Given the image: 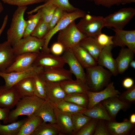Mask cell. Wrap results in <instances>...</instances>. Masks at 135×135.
Here are the masks:
<instances>
[{"mask_svg":"<svg viewBox=\"0 0 135 135\" xmlns=\"http://www.w3.org/2000/svg\"><path fill=\"white\" fill-rule=\"evenodd\" d=\"M44 100L34 95L22 97L16 104V108L10 111L4 124L16 122L20 116L26 115L28 117L32 115Z\"/></svg>","mask_w":135,"mask_h":135,"instance_id":"6da1fadb","label":"cell"},{"mask_svg":"<svg viewBox=\"0 0 135 135\" xmlns=\"http://www.w3.org/2000/svg\"><path fill=\"white\" fill-rule=\"evenodd\" d=\"M86 69V83L90 90L93 92L100 91L110 82L112 75L103 67L98 65Z\"/></svg>","mask_w":135,"mask_h":135,"instance_id":"7a4b0ae2","label":"cell"},{"mask_svg":"<svg viewBox=\"0 0 135 135\" xmlns=\"http://www.w3.org/2000/svg\"><path fill=\"white\" fill-rule=\"evenodd\" d=\"M27 6H20L14 12L10 26L6 32L7 41L13 46L23 38L27 21L24 18Z\"/></svg>","mask_w":135,"mask_h":135,"instance_id":"3957f363","label":"cell"},{"mask_svg":"<svg viewBox=\"0 0 135 135\" xmlns=\"http://www.w3.org/2000/svg\"><path fill=\"white\" fill-rule=\"evenodd\" d=\"M86 36L78 29L74 21L59 32L57 42L62 45L65 52L78 44Z\"/></svg>","mask_w":135,"mask_h":135,"instance_id":"277c9868","label":"cell"},{"mask_svg":"<svg viewBox=\"0 0 135 135\" xmlns=\"http://www.w3.org/2000/svg\"><path fill=\"white\" fill-rule=\"evenodd\" d=\"M85 12L79 9L70 12L64 11L62 17L54 27L50 30L43 39H44V44L41 50V52L50 53L48 47L49 43L52 36L67 26L73 21L79 18H82L86 14Z\"/></svg>","mask_w":135,"mask_h":135,"instance_id":"5b68a950","label":"cell"},{"mask_svg":"<svg viewBox=\"0 0 135 135\" xmlns=\"http://www.w3.org/2000/svg\"><path fill=\"white\" fill-rule=\"evenodd\" d=\"M135 15V9L132 7L124 8L104 18V27L123 30Z\"/></svg>","mask_w":135,"mask_h":135,"instance_id":"8992f818","label":"cell"},{"mask_svg":"<svg viewBox=\"0 0 135 135\" xmlns=\"http://www.w3.org/2000/svg\"><path fill=\"white\" fill-rule=\"evenodd\" d=\"M78 29L87 36L95 37L104 27V17L86 14L76 24Z\"/></svg>","mask_w":135,"mask_h":135,"instance_id":"52a82bcc","label":"cell"},{"mask_svg":"<svg viewBox=\"0 0 135 135\" xmlns=\"http://www.w3.org/2000/svg\"><path fill=\"white\" fill-rule=\"evenodd\" d=\"M45 40L29 35L21 39L12 47L16 56L26 53H39L44 46Z\"/></svg>","mask_w":135,"mask_h":135,"instance_id":"ba28073f","label":"cell"},{"mask_svg":"<svg viewBox=\"0 0 135 135\" xmlns=\"http://www.w3.org/2000/svg\"><path fill=\"white\" fill-rule=\"evenodd\" d=\"M43 67L33 66L24 71L6 73L0 72V76L4 80L5 84L3 86L9 89L12 87L20 81L26 78L33 77L39 74Z\"/></svg>","mask_w":135,"mask_h":135,"instance_id":"9c48e42d","label":"cell"},{"mask_svg":"<svg viewBox=\"0 0 135 135\" xmlns=\"http://www.w3.org/2000/svg\"><path fill=\"white\" fill-rule=\"evenodd\" d=\"M120 92L116 89L113 82H110L103 89L97 92L88 90L86 94L89 99L87 109L90 108L97 104L111 97H118Z\"/></svg>","mask_w":135,"mask_h":135,"instance_id":"30bf717a","label":"cell"},{"mask_svg":"<svg viewBox=\"0 0 135 135\" xmlns=\"http://www.w3.org/2000/svg\"><path fill=\"white\" fill-rule=\"evenodd\" d=\"M46 81L60 82L72 79V74L64 67L43 68L39 74Z\"/></svg>","mask_w":135,"mask_h":135,"instance_id":"8fae6325","label":"cell"},{"mask_svg":"<svg viewBox=\"0 0 135 135\" xmlns=\"http://www.w3.org/2000/svg\"><path fill=\"white\" fill-rule=\"evenodd\" d=\"M66 64L65 60L62 56L41 52L38 53L32 66L45 68L64 67Z\"/></svg>","mask_w":135,"mask_h":135,"instance_id":"7c38bea8","label":"cell"},{"mask_svg":"<svg viewBox=\"0 0 135 135\" xmlns=\"http://www.w3.org/2000/svg\"><path fill=\"white\" fill-rule=\"evenodd\" d=\"M113 30L115 32L113 36V45L122 48L126 46L135 53V30Z\"/></svg>","mask_w":135,"mask_h":135,"instance_id":"4fadbf2b","label":"cell"},{"mask_svg":"<svg viewBox=\"0 0 135 135\" xmlns=\"http://www.w3.org/2000/svg\"><path fill=\"white\" fill-rule=\"evenodd\" d=\"M38 53H26L17 55L14 62L5 72L23 71L32 68Z\"/></svg>","mask_w":135,"mask_h":135,"instance_id":"5bb4252c","label":"cell"},{"mask_svg":"<svg viewBox=\"0 0 135 135\" xmlns=\"http://www.w3.org/2000/svg\"><path fill=\"white\" fill-rule=\"evenodd\" d=\"M68 65L70 71L76 79L86 83V75L83 67L77 60L71 49L64 52L62 56Z\"/></svg>","mask_w":135,"mask_h":135,"instance_id":"9a60e30c","label":"cell"},{"mask_svg":"<svg viewBox=\"0 0 135 135\" xmlns=\"http://www.w3.org/2000/svg\"><path fill=\"white\" fill-rule=\"evenodd\" d=\"M55 112L56 124L59 130L60 135H74L72 114L62 111L56 106Z\"/></svg>","mask_w":135,"mask_h":135,"instance_id":"2e32d148","label":"cell"},{"mask_svg":"<svg viewBox=\"0 0 135 135\" xmlns=\"http://www.w3.org/2000/svg\"><path fill=\"white\" fill-rule=\"evenodd\" d=\"M113 45L104 47L97 60L98 65L107 68L112 75L116 76L118 74L115 59L112 52Z\"/></svg>","mask_w":135,"mask_h":135,"instance_id":"e0dca14e","label":"cell"},{"mask_svg":"<svg viewBox=\"0 0 135 135\" xmlns=\"http://www.w3.org/2000/svg\"><path fill=\"white\" fill-rule=\"evenodd\" d=\"M16 55L7 40L0 43V72H5L14 61Z\"/></svg>","mask_w":135,"mask_h":135,"instance_id":"ac0fdd59","label":"cell"},{"mask_svg":"<svg viewBox=\"0 0 135 135\" xmlns=\"http://www.w3.org/2000/svg\"><path fill=\"white\" fill-rule=\"evenodd\" d=\"M112 119L116 121V115L120 110H126L130 104L124 102L118 97H111L101 102Z\"/></svg>","mask_w":135,"mask_h":135,"instance_id":"d6986e66","label":"cell"},{"mask_svg":"<svg viewBox=\"0 0 135 135\" xmlns=\"http://www.w3.org/2000/svg\"><path fill=\"white\" fill-rule=\"evenodd\" d=\"M20 98L13 87L6 89L3 86H0V107L10 110Z\"/></svg>","mask_w":135,"mask_h":135,"instance_id":"ffe728a7","label":"cell"},{"mask_svg":"<svg viewBox=\"0 0 135 135\" xmlns=\"http://www.w3.org/2000/svg\"><path fill=\"white\" fill-rule=\"evenodd\" d=\"M55 108L54 104L48 99L44 100L34 114L40 117L43 122L55 124Z\"/></svg>","mask_w":135,"mask_h":135,"instance_id":"44dd1931","label":"cell"},{"mask_svg":"<svg viewBox=\"0 0 135 135\" xmlns=\"http://www.w3.org/2000/svg\"><path fill=\"white\" fill-rule=\"evenodd\" d=\"M108 130L110 135H128L134 128L135 124L129 120L124 119L121 122L116 121H106Z\"/></svg>","mask_w":135,"mask_h":135,"instance_id":"7402d4cb","label":"cell"},{"mask_svg":"<svg viewBox=\"0 0 135 135\" xmlns=\"http://www.w3.org/2000/svg\"><path fill=\"white\" fill-rule=\"evenodd\" d=\"M46 92L48 99L54 104L64 100L66 94L60 82L45 81Z\"/></svg>","mask_w":135,"mask_h":135,"instance_id":"603a6c76","label":"cell"},{"mask_svg":"<svg viewBox=\"0 0 135 135\" xmlns=\"http://www.w3.org/2000/svg\"><path fill=\"white\" fill-rule=\"evenodd\" d=\"M71 49L84 68H86L98 65L96 61L88 52L78 44Z\"/></svg>","mask_w":135,"mask_h":135,"instance_id":"cb8c5ba5","label":"cell"},{"mask_svg":"<svg viewBox=\"0 0 135 135\" xmlns=\"http://www.w3.org/2000/svg\"><path fill=\"white\" fill-rule=\"evenodd\" d=\"M66 94L73 93H86L90 89L86 83L76 79L65 80L60 82Z\"/></svg>","mask_w":135,"mask_h":135,"instance_id":"d4e9b609","label":"cell"},{"mask_svg":"<svg viewBox=\"0 0 135 135\" xmlns=\"http://www.w3.org/2000/svg\"><path fill=\"white\" fill-rule=\"evenodd\" d=\"M135 53L128 48H122L115 59L118 74L123 73L128 69Z\"/></svg>","mask_w":135,"mask_h":135,"instance_id":"484cf974","label":"cell"},{"mask_svg":"<svg viewBox=\"0 0 135 135\" xmlns=\"http://www.w3.org/2000/svg\"><path fill=\"white\" fill-rule=\"evenodd\" d=\"M33 77L24 78L13 86L21 98L24 97L34 95Z\"/></svg>","mask_w":135,"mask_h":135,"instance_id":"4316f807","label":"cell"},{"mask_svg":"<svg viewBox=\"0 0 135 135\" xmlns=\"http://www.w3.org/2000/svg\"><path fill=\"white\" fill-rule=\"evenodd\" d=\"M78 44L84 48L96 61L103 48L101 46L94 37L86 36Z\"/></svg>","mask_w":135,"mask_h":135,"instance_id":"83f0119b","label":"cell"},{"mask_svg":"<svg viewBox=\"0 0 135 135\" xmlns=\"http://www.w3.org/2000/svg\"><path fill=\"white\" fill-rule=\"evenodd\" d=\"M83 113L92 118L106 121H114L112 118L101 102L97 104L90 108L86 109Z\"/></svg>","mask_w":135,"mask_h":135,"instance_id":"f1b7e54d","label":"cell"},{"mask_svg":"<svg viewBox=\"0 0 135 135\" xmlns=\"http://www.w3.org/2000/svg\"><path fill=\"white\" fill-rule=\"evenodd\" d=\"M43 122L40 117L34 114L28 117L18 135H31L38 126Z\"/></svg>","mask_w":135,"mask_h":135,"instance_id":"f546056e","label":"cell"},{"mask_svg":"<svg viewBox=\"0 0 135 135\" xmlns=\"http://www.w3.org/2000/svg\"><path fill=\"white\" fill-rule=\"evenodd\" d=\"M31 135H60L59 130L55 124L42 122Z\"/></svg>","mask_w":135,"mask_h":135,"instance_id":"4dcf8cb0","label":"cell"},{"mask_svg":"<svg viewBox=\"0 0 135 135\" xmlns=\"http://www.w3.org/2000/svg\"><path fill=\"white\" fill-rule=\"evenodd\" d=\"M27 118L8 124H2L0 122V135H18Z\"/></svg>","mask_w":135,"mask_h":135,"instance_id":"1f68e13d","label":"cell"},{"mask_svg":"<svg viewBox=\"0 0 135 135\" xmlns=\"http://www.w3.org/2000/svg\"><path fill=\"white\" fill-rule=\"evenodd\" d=\"M33 78L34 95L45 100L48 99L45 81L39 74H36Z\"/></svg>","mask_w":135,"mask_h":135,"instance_id":"d6a6232c","label":"cell"},{"mask_svg":"<svg viewBox=\"0 0 135 135\" xmlns=\"http://www.w3.org/2000/svg\"><path fill=\"white\" fill-rule=\"evenodd\" d=\"M57 7L53 4L44 3L37 7L32 11L34 13L40 9L41 12L40 19L49 23Z\"/></svg>","mask_w":135,"mask_h":135,"instance_id":"836d02e7","label":"cell"},{"mask_svg":"<svg viewBox=\"0 0 135 135\" xmlns=\"http://www.w3.org/2000/svg\"><path fill=\"white\" fill-rule=\"evenodd\" d=\"M54 104L56 107L60 110L71 114L77 113H83L87 109L64 100Z\"/></svg>","mask_w":135,"mask_h":135,"instance_id":"e575fe53","label":"cell"},{"mask_svg":"<svg viewBox=\"0 0 135 135\" xmlns=\"http://www.w3.org/2000/svg\"><path fill=\"white\" fill-rule=\"evenodd\" d=\"M64 100L86 108L89 102L88 98L86 93L66 94Z\"/></svg>","mask_w":135,"mask_h":135,"instance_id":"d590c367","label":"cell"},{"mask_svg":"<svg viewBox=\"0 0 135 135\" xmlns=\"http://www.w3.org/2000/svg\"><path fill=\"white\" fill-rule=\"evenodd\" d=\"M72 116L74 135L92 119L82 113L72 114Z\"/></svg>","mask_w":135,"mask_h":135,"instance_id":"8d00e7d4","label":"cell"},{"mask_svg":"<svg viewBox=\"0 0 135 135\" xmlns=\"http://www.w3.org/2000/svg\"><path fill=\"white\" fill-rule=\"evenodd\" d=\"M34 14L29 15L27 20L26 28L24 33L23 38L30 35L41 18V12L40 9L37 11Z\"/></svg>","mask_w":135,"mask_h":135,"instance_id":"74e56055","label":"cell"},{"mask_svg":"<svg viewBox=\"0 0 135 135\" xmlns=\"http://www.w3.org/2000/svg\"><path fill=\"white\" fill-rule=\"evenodd\" d=\"M49 31V23L40 19L30 35L39 39H43Z\"/></svg>","mask_w":135,"mask_h":135,"instance_id":"f35d334b","label":"cell"},{"mask_svg":"<svg viewBox=\"0 0 135 135\" xmlns=\"http://www.w3.org/2000/svg\"><path fill=\"white\" fill-rule=\"evenodd\" d=\"M98 120L92 118L83 126L75 135H92L95 131Z\"/></svg>","mask_w":135,"mask_h":135,"instance_id":"ab89813d","label":"cell"},{"mask_svg":"<svg viewBox=\"0 0 135 135\" xmlns=\"http://www.w3.org/2000/svg\"><path fill=\"white\" fill-rule=\"evenodd\" d=\"M45 3L54 4L68 12H72L78 9L71 4L68 0H48Z\"/></svg>","mask_w":135,"mask_h":135,"instance_id":"60d3db41","label":"cell"},{"mask_svg":"<svg viewBox=\"0 0 135 135\" xmlns=\"http://www.w3.org/2000/svg\"><path fill=\"white\" fill-rule=\"evenodd\" d=\"M118 98L122 101L131 104L135 101V85L122 92L119 95Z\"/></svg>","mask_w":135,"mask_h":135,"instance_id":"b9f144b4","label":"cell"},{"mask_svg":"<svg viewBox=\"0 0 135 135\" xmlns=\"http://www.w3.org/2000/svg\"><path fill=\"white\" fill-rule=\"evenodd\" d=\"M8 4L20 6H27L34 4L46 2V0H0Z\"/></svg>","mask_w":135,"mask_h":135,"instance_id":"7bdbcfd3","label":"cell"},{"mask_svg":"<svg viewBox=\"0 0 135 135\" xmlns=\"http://www.w3.org/2000/svg\"><path fill=\"white\" fill-rule=\"evenodd\" d=\"M113 36H109L102 32L94 37L98 44L104 48L113 45Z\"/></svg>","mask_w":135,"mask_h":135,"instance_id":"ee69618b","label":"cell"},{"mask_svg":"<svg viewBox=\"0 0 135 135\" xmlns=\"http://www.w3.org/2000/svg\"><path fill=\"white\" fill-rule=\"evenodd\" d=\"M93 135H110L108 128L106 120H98Z\"/></svg>","mask_w":135,"mask_h":135,"instance_id":"f6af8a7d","label":"cell"},{"mask_svg":"<svg viewBox=\"0 0 135 135\" xmlns=\"http://www.w3.org/2000/svg\"><path fill=\"white\" fill-rule=\"evenodd\" d=\"M64 11L61 8L57 7L49 23V31L54 27L60 19Z\"/></svg>","mask_w":135,"mask_h":135,"instance_id":"bcb514c9","label":"cell"},{"mask_svg":"<svg viewBox=\"0 0 135 135\" xmlns=\"http://www.w3.org/2000/svg\"><path fill=\"white\" fill-rule=\"evenodd\" d=\"M122 0H94L95 4L97 6H102L110 8L112 6L121 4Z\"/></svg>","mask_w":135,"mask_h":135,"instance_id":"7dc6e473","label":"cell"},{"mask_svg":"<svg viewBox=\"0 0 135 135\" xmlns=\"http://www.w3.org/2000/svg\"><path fill=\"white\" fill-rule=\"evenodd\" d=\"M50 50V53L58 56H60L64 52L62 45L58 42L52 45Z\"/></svg>","mask_w":135,"mask_h":135,"instance_id":"c3c4849f","label":"cell"},{"mask_svg":"<svg viewBox=\"0 0 135 135\" xmlns=\"http://www.w3.org/2000/svg\"><path fill=\"white\" fill-rule=\"evenodd\" d=\"M9 109L0 107V120H2L5 122L8 117L10 112Z\"/></svg>","mask_w":135,"mask_h":135,"instance_id":"681fc988","label":"cell"},{"mask_svg":"<svg viewBox=\"0 0 135 135\" xmlns=\"http://www.w3.org/2000/svg\"><path fill=\"white\" fill-rule=\"evenodd\" d=\"M134 85L133 80L131 78L127 77L123 81L122 85L124 88L128 89L132 86Z\"/></svg>","mask_w":135,"mask_h":135,"instance_id":"f907efd6","label":"cell"},{"mask_svg":"<svg viewBox=\"0 0 135 135\" xmlns=\"http://www.w3.org/2000/svg\"><path fill=\"white\" fill-rule=\"evenodd\" d=\"M8 18V15H6L4 17L2 26L0 28V36L4 30L7 23Z\"/></svg>","mask_w":135,"mask_h":135,"instance_id":"816d5d0a","label":"cell"},{"mask_svg":"<svg viewBox=\"0 0 135 135\" xmlns=\"http://www.w3.org/2000/svg\"><path fill=\"white\" fill-rule=\"evenodd\" d=\"M130 122L132 124H135V114L134 113L132 114L130 117L129 120Z\"/></svg>","mask_w":135,"mask_h":135,"instance_id":"f5cc1de1","label":"cell"},{"mask_svg":"<svg viewBox=\"0 0 135 135\" xmlns=\"http://www.w3.org/2000/svg\"><path fill=\"white\" fill-rule=\"evenodd\" d=\"M135 2V0H122L121 4H125Z\"/></svg>","mask_w":135,"mask_h":135,"instance_id":"db71d44e","label":"cell"},{"mask_svg":"<svg viewBox=\"0 0 135 135\" xmlns=\"http://www.w3.org/2000/svg\"><path fill=\"white\" fill-rule=\"evenodd\" d=\"M130 66L132 68L135 69V61L133 60L129 64Z\"/></svg>","mask_w":135,"mask_h":135,"instance_id":"11a10c76","label":"cell"},{"mask_svg":"<svg viewBox=\"0 0 135 135\" xmlns=\"http://www.w3.org/2000/svg\"><path fill=\"white\" fill-rule=\"evenodd\" d=\"M4 8L1 1L0 0V14L3 11Z\"/></svg>","mask_w":135,"mask_h":135,"instance_id":"9f6ffc18","label":"cell"},{"mask_svg":"<svg viewBox=\"0 0 135 135\" xmlns=\"http://www.w3.org/2000/svg\"><path fill=\"white\" fill-rule=\"evenodd\" d=\"M87 0V1H94V0Z\"/></svg>","mask_w":135,"mask_h":135,"instance_id":"6f0895ef","label":"cell"},{"mask_svg":"<svg viewBox=\"0 0 135 135\" xmlns=\"http://www.w3.org/2000/svg\"><path fill=\"white\" fill-rule=\"evenodd\" d=\"M48 0H46V2Z\"/></svg>","mask_w":135,"mask_h":135,"instance_id":"680465c9","label":"cell"}]
</instances>
